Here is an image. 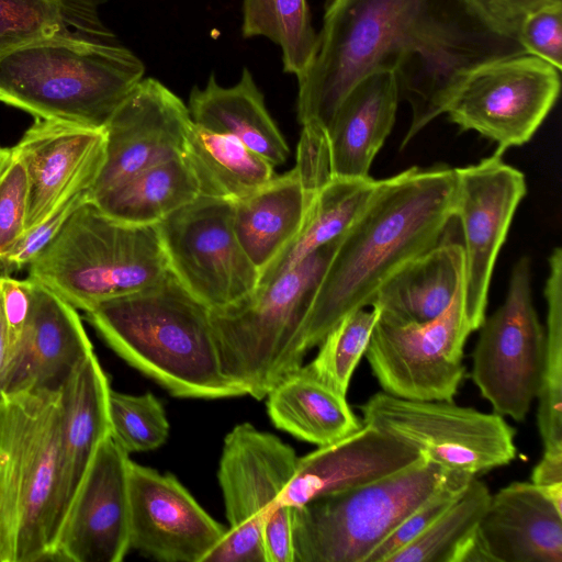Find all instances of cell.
Returning <instances> with one entry per match:
<instances>
[{"mask_svg": "<svg viewBox=\"0 0 562 562\" xmlns=\"http://www.w3.org/2000/svg\"><path fill=\"white\" fill-rule=\"evenodd\" d=\"M241 33L277 44L283 70L296 78L308 68L317 47L307 0H243Z\"/></svg>", "mask_w": 562, "mask_h": 562, "instance_id": "33", "label": "cell"}, {"mask_svg": "<svg viewBox=\"0 0 562 562\" xmlns=\"http://www.w3.org/2000/svg\"><path fill=\"white\" fill-rule=\"evenodd\" d=\"M450 562H493L477 528L459 544Z\"/></svg>", "mask_w": 562, "mask_h": 562, "instance_id": "45", "label": "cell"}, {"mask_svg": "<svg viewBox=\"0 0 562 562\" xmlns=\"http://www.w3.org/2000/svg\"><path fill=\"white\" fill-rule=\"evenodd\" d=\"M471 333L462 282L448 308L431 321L400 324L379 317L364 356L385 393L453 402L464 378L463 349Z\"/></svg>", "mask_w": 562, "mask_h": 562, "instance_id": "12", "label": "cell"}, {"mask_svg": "<svg viewBox=\"0 0 562 562\" xmlns=\"http://www.w3.org/2000/svg\"><path fill=\"white\" fill-rule=\"evenodd\" d=\"M31 282L30 312L12 347L2 395L23 391H58L71 372L93 352L76 308L44 284Z\"/></svg>", "mask_w": 562, "mask_h": 562, "instance_id": "20", "label": "cell"}, {"mask_svg": "<svg viewBox=\"0 0 562 562\" xmlns=\"http://www.w3.org/2000/svg\"><path fill=\"white\" fill-rule=\"evenodd\" d=\"M531 483L562 513V450H544L531 473Z\"/></svg>", "mask_w": 562, "mask_h": 562, "instance_id": "44", "label": "cell"}, {"mask_svg": "<svg viewBox=\"0 0 562 562\" xmlns=\"http://www.w3.org/2000/svg\"><path fill=\"white\" fill-rule=\"evenodd\" d=\"M362 423L448 470L485 473L516 458V429L504 416L448 401L407 400L380 391L360 407Z\"/></svg>", "mask_w": 562, "mask_h": 562, "instance_id": "10", "label": "cell"}, {"mask_svg": "<svg viewBox=\"0 0 562 562\" xmlns=\"http://www.w3.org/2000/svg\"><path fill=\"white\" fill-rule=\"evenodd\" d=\"M491 495L487 485L474 476L427 530L386 562H450L459 544L477 528Z\"/></svg>", "mask_w": 562, "mask_h": 562, "instance_id": "35", "label": "cell"}, {"mask_svg": "<svg viewBox=\"0 0 562 562\" xmlns=\"http://www.w3.org/2000/svg\"><path fill=\"white\" fill-rule=\"evenodd\" d=\"M0 562H3V553H2L1 541H0Z\"/></svg>", "mask_w": 562, "mask_h": 562, "instance_id": "48", "label": "cell"}, {"mask_svg": "<svg viewBox=\"0 0 562 562\" xmlns=\"http://www.w3.org/2000/svg\"><path fill=\"white\" fill-rule=\"evenodd\" d=\"M182 158L199 195L234 203L271 181L274 166L237 138L192 122Z\"/></svg>", "mask_w": 562, "mask_h": 562, "instance_id": "29", "label": "cell"}, {"mask_svg": "<svg viewBox=\"0 0 562 562\" xmlns=\"http://www.w3.org/2000/svg\"><path fill=\"white\" fill-rule=\"evenodd\" d=\"M110 390L109 378L94 352L71 372L59 389L61 428L55 539L99 445L111 435Z\"/></svg>", "mask_w": 562, "mask_h": 562, "instance_id": "22", "label": "cell"}, {"mask_svg": "<svg viewBox=\"0 0 562 562\" xmlns=\"http://www.w3.org/2000/svg\"><path fill=\"white\" fill-rule=\"evenodd\" d=\"M456 172L412 167L378 181L357 220L340 237L301 331L304 353L347 314L371 306L403 263L442 240L454 217Z\"/></svg>", "mask_w": 562, "mask_h": 562, "instance_id": "2", "label": "cell"}, {"mask_svg": "<svg viewBox=\"0 0 562 562\" xmlns=\"http://www.w3.org/2000/svg\"><path fill=\"white\" fill-rule=\"evenodd\" d=\"M130 463L111 435L101 441L58 530L53 560H123L131 548Z\"/></svg>", "mask_w": 562, "mask_h": 562, "instance_id": "16", "label": "cell"}, {"mask_svg": "<svg viewBox=\"0 0 562 562\" xmlns=\"http://www.w3.org/2000/svg\"><path fill=\"white\" fill-rule=\"evenodd\" d=\"M559 69L524 53L473 69L446 113L462 131L496 143L495 154L529 142L554 106L561 88Z\"/></svg>", "mask_w": 562, "mask_h": 562, "instance_id": "14", "label": "cell"}, {"mask_svg": "<svg viewBox=\"0 0 562 562\" xmlns=\"http://www.w3.org/2000/svg\"><path fill=\"white\" fill-rule=\"evenodd\" d=\"M188 109L195 124L237 138L272 166L288 160L289 145L247 68L231 87L220 85L212 75L203 88L192 89Z\"/></svg>", "mask_w": 562, "mask_h": 562, "instance_id": "26", "label": "cell"}, {"mask_svg": "<svg viewBox=\"0 0 562 562\" xmlns=\"http://www.w3.org/2000/svg\"><path fill=\"white\" fill-rule=\"evenodd\" d=\"M86 314L121 358L172 395L206 400L246 395L222 371L210 308L171 272Z\"/></svg>", "mask_w": 562, "mask_h": 562, "instance_id": "3", "label": "cell"}, {"mask_svg": "<svg viewBox=\"0 0 562 562\" xmlns=\"http://www.w3.org/2000/svg\"><path fill=\"white\" fill-rule=\"evenodd\" d=\"M378 318L375 307L370 311L359 308L347 314L321 341L314 360L304 367L322 382L346 395Z\"/></svg>", "mask_w": 562, "mask_h": 562, "instance_id": "36", "label": "cell"}, {"mask_svg": "<svg viewBox=\"0 0 562 562\" xmlns=\"http://www.w3.org/2000/svg\"><path fill=\"white\" fill-rule=\"evenodd\" d=\"M29 183L21 161L11 154L0 171V258L25 233Z\"/></svg>", "mask_w": 562, "mask_h": 562, "instance_id": "39", "label": "cell"}, {"mask_svg": "<svg viewBox=\"0 0 562 562\" xmlns=\"http://www.w3.org/2000/svg\"><path fill=\"white\" fill-rule=\"evenodd\" d=\"M10 150L27 177L26 232L71 196L91 191L104 162L105 132L36 119Z\"/></svg>", "mask_w": 562, "mask_h": 562, "instance_id": "19", "label": "cell"}, {"mask_svg": "<svg viewBox=\"0 0 562 562\" xmlns=\"http://www.w3.org/2000/svg\"><path fill=\"white\" fill-rule=\"evenodd\" d=\"M299 457L249 423L225 437L217 479L229 524L204 562H293L291 508L280 497Z\"/></svg>", "mask_w": 562, "mask_h": 562, "instance_id": "8", "label": "cell"}, {"mask_svg": "<svg viewBox=\"0 0 562 562\" xmlns=\"http://www.w3.org/2000/svg\"><path fill=\"white\" fill-rule=\"evenodd\" d=\"M546 347L538 391L537 426L544 450H562V249L548 258Z\"/></svg>", "mask_w": 562, "mask_h": 562, "instance_id": "34", "label": "cell"}, {"mask_svg": "<svg viewBox=\"0 0 562 562\" xmlns=\"http://www.w3.org/2000/svg\"><path fill=\"white\" fill-rule=\"evenodd\" d=\"M474 476L470 473L452 471L445 483L412 512L370 554L367 562H386L391 555L419 537L456 502Z\"/></svg>", "mask_w": 562, "mask_h": 562, "instance_id": "38", "label": "cell"}, {"mask_svg": "<svg viewBox=\"0 0 562 562\" xmlns=\"http://www.w3.org/2000/svg\"><path fill=\"white\" fill-rule=\"evenodd\" d=\"M199 196L195 179L182 157L146 168L91 201L106 215L133 225H157Z\"/></svg>", "mask_w": 562, "mask_h": 562, "instance_id": "31", "label": "cell"}, {"mask_svg": "<svg viewBox=\"0 0 562 562\" xmlns=\"http://www.w3.org/2000/svg\"><path fill=\"white\" fill-rule=\"evenodd\" d=\"M451 472L422 456L389 476L291 507L293 562H367Z\"/></svg>", "mask_w": 562, "mask_h": 562, "instance_id": "9", "label": "cell"}, {"mask_svg": "<svg viewBox=\"0 0 562 562\" xmlns=\"http://www.w3.org/2000/svg\"><path fill=\"white\" fill-rule=\"evenodd\" d=\"M32 297L30 279L18 280L0 273V307L8 328L11 347L20 337L25 325Z\"/></svg>", "mask_w": 562, "mask_h": 562, "instance_id": "42", "label": "cell"}, {"mask_svg": "<svg viewBox=\"0 0 562 562\" xmlns=\"http://www.w3.org/2000/svg\"><path fill=\"white\" fill-rule=\"evenodd\" d=\"M339 239L247 299L210 310L222 371L246 395L265 398L278 382L302 367V327Z\"/></svg>", "mask_w": 562, "mask_h": 562, "instance_id": "6", "label": "cell"}, {"mask_svg": "<svg viewBox=\"0 0 562 562\" xmlns=\"http://www.w3.org/2000/svg\"><path fill=\"white\" fill-rule=\"evenodd\" d=\"M266 397L268 415L277 428L318 447L339 440L363 425L346 395L303 366L278 382Z\"/></svg>", "mask_w": 562, "mask_h": 562, "instance_id": "28", "label": "cell"}, {"mask_svg": "<svg viewBox=\"0 0 562 562\" xmlns=\"http://www.w3.org/2000/svg\"><path fill=\"white\" fill-rule=\"evenodd\" d=\"M111 437L126 452L157 449L168 438L169 423L161 403L151 394H124L110 390Z\"/></svg>", "mask_w": 562, "mask_h": 562, "instance_id": "37", "label": "cell"}, {"mask_svg": "<svg viewBox=\"0 0 562 562\" xmlns=\"http://www.w3.org/2000/svg\"><path fill=\"white\" fill-rule=\"evenodd\" d=\"M517 40L527 54L562 69V0L530 13L520 24Z\"/></svg>", "mask_w": 562, "mask_h": 562, "instance_id": "41", "label": "cell"}, {"mask_svg": "<svg viewBox=\"0 0 562 562\" xmlns=\"http://www.w3.org/2000/svg\"><path fill=\"white\" fill-rule=\"evenodd\" d=\"M477 530L493 562H562V513L531 482L492 494Z\"/></svg>", "mask_w": 562, "mask_h": 562, "instance_id": "24", "label": "cell"}, {"mask_svg": "<svg viewBox=\"0 0 562 562\" xmlns=\"http://www.w3.org/2000/svg\"><path fill=\"white\" fill-rule=\"evenodd\" d=\"M130 544L165 562H204L227 528L172 474L130 463Z\"/></svg>", "mask_w": 562, "mask_h": 562, "instance_id": "17", "label": "cell"}, {"mask_svg": "<svg viewBox=\"0 0 562 562\" xmlns=\"http://www.w3.org/2000/svg\"><path fill=\"white\" fill-rule=\"evenodd\" d=\"M420 453L378 428L362 427L297 459L280 504L301 506L313 498L362 486L401 471Z\"/></svg>", "mask_w": 562, "mask_h": 562, "instance_id": "21", "label": "cell"}, {"mask_svg": "<svg viewBox=\"0 0 562 562\" xmlns=\"http://www.w3.org/2000/svg\"><path fill=\"white\" fill-rule=\"evenodd\" d=\"M188 106L155 78H143L104 127L105 157L90 199L151 166L182 157Z\"/></svg>", "mask_w": 562, "mask_h": 562, "instance_id": "18", "label": "cell"}, {"mask_svg": "<svg viewBox=\"0 0 562 562\" xmlns=\"http://www.w3.org/2000/svg\"><path fill=\"white\" fill-rule=\"evenodd\" d=\"M313 194L293 168L233 203L236 236L259 273L299 234Z\"/></svg>", "mask_w": 562, "mask_h": 562, "instance_id": "27", "label": "cell"}, {"mask_svg": "<svg viewBox=\"0 0 562 562\" xmlns=\"http://www.w3.org/2000/svg\"><path fill=\"white\" fill-rule=\"evenodd\" d=\"M378 181L331 178L311 200L304 223L290 245L259 276V286L292 269L319 248L340 238L371 200Z\"/></svg>", "mask_w": 562, "mask_h": 562, "instance_id": "30", "label": "cell"}, {"mask_svg": "<svg viewBox=\"0 0 562 562\" xmlns=\"http://www.w3.org/2000/svg\"><path fill=\"white\" fill-rule=\"evenodd\" d=\"M10 157V149L0 148V171Z\"/></svg>", "mask_w": 562, "mask_h": 562, "instance_id": "47", "label": "cell"}, {"mask_svg": "<svg viewBox=\"0 0 562 562\" xmlns=\"http://www.w3.org/2000/svg\"><path fill=\"white\" fill-rule=\"evenodd\" d=\"M400 100L393 71L371 72L348 91L325 133L330 178L370 177L371 164L395 123Z\"/></svg>", "mask_w": 562, "mask_h": 562, "instance_id": "23", "label": "cell"}, {"mask_svg": "<svg viewBox=\"0 0 562 562\" xmlns=\"http://www.w3.org/2000/svg\"><path fill=\"white\" fill-rule=\"evenodd\" d=\"M454 172V217L463 234V306L473 331L485 318L495 261L527 186L524 173L498 154Z\"/></svg>", "mask_w": 562, "mask_h": 562, "instance_id": "15", "label": "cell"}, {"mask_svg": "<svg viewBox=\"0 0 562 562\" xmlns=\"http://www.w3.org/2000/svg\"><path fill=\"white\" fill-rule=\"evenodd\" d=\"M169 272L157 225L117 221L91 200L29 265L30 280L85 312L147 289Z\"/></svg>", "mask_w": 562, "mask_h": 562, "instance_id": "7", "label": "cell"}, {"mask_svg": "<svg viewBox=\"0 0 562 562\" xmlns=\"http://www.w3.org/2000/svg\"><path fill=\"white\" fill-rule=\"evenodd\" d=\"M157 228L169 271L210 310L236 304L257 290L260 273L236 236L233 203L199 195Z\"/></svg>", "mask_w": 562, "mask_h": 562, "instance_id": "13", "label": "cell"}, {"mask_svg": "<svg viewBox=\"0 0 562 562\" xmlns=\"http://www.w3.org/2000/svg\"><path fill=\"white\" fill-rule=\"evenodd\" d=\"M11 341L5 325V321L0 307V396L2 395L3 382L11 359Z\"/></svg>", "mask_w": 562, "mask_h": 562, "instance_id": "46", "label": "cell"}, {"mask_svg": "<svg viewBox=\"0 0 562 562\" xmlns=\"http://www.w3.org/2000/svg\"><path fill=\"white\" fill-rule=\"evenodd\" d=\"M524 53L475 0H326L315 55L297 78V120L326 133L359 80L393 71L412 109L403 148L446 113L473 69Z\"/></svg>", "mask_w": 562, "mask_h": 562, "instance_id": "1", "label": "cell"}, {"mask_svg": "<svg viewBox=\"0 0 562 562\" xmlns=\"http://www.w3.org/2000/svg\"><path fill=\"white\" fill-rule=\"evenodd\" d=\"M114 40L94 0H0V57L48 36Z\"/></svg>", "mask_w": 562, "mask_h": 562, "instance_id": "32", "label": "cell"}, {"mask_svg": "<svg viewBox=\"0 0 562 562\" xmlns=\"http://www.w3.org/2000/svg\"><path fill=\"white\" fill-rule=\"evenodd\" d=\"M460 243L441 240L397 268L379 288L371 307L393 323H425L441 315L463 282Z\"/></svg>", "mask_w": 562, "mask_h": 562, "instance_id": "25", "label": "cell"}, {"mask_svg": "<svg viewBox=\"0 0 562 562\" xmlns=\"http://www.w3.org/2000/svg\"><path fill=\"white\" fill-rule=\"evenodd\" d=\"M144 74L115 40L48 36L0 57V101L36 119L104 128Z\"/></svg>", "mask_w": 562, "mask_h": 562, "instance_id": "4", "label": "cell"}, {"mask_svg": "<svg viewBox=\"0 0 562 562\" xmlns=\"http://www.w3.org/2000/svg\"><path fill=\"white\" fill-rule=\"evenodd\" d=\"M560 0H475L504 33L517 38L522 21L532 12Z\"/></svg>", "mask_w": 562, "mask_h": 562, "instance_id": "43", "label": "cell"}, {"mask_svg": "<svg viewBox=\"0 0 562 562\" xmlns=\"http://www.w3.org/2000/svg\"><path fill=\"white\" fill-rule=\"evenodd\" d=\"M528 257L514 266L504 303L479 327L471 378L494 413L522 422L541 383L546 334L531 297Z\"/></svg>", "mask_w": 562, "mask_h": 562, "instance_id": "11", "label": "cell"}, {"mask_svg": "<svg viewBox=\"0 0 562 562\" xmlns=\"http://www.w3.org/2000/svg\"><path fill=\"white\" fill-rule=\"evenodd\" d=\"M89 200H91L90 191H82L64 202L37 225L27 229L13 248L0 258L2 273L9 274L26 266L29 267L58 235L75 211Z\"/></svg>", "mask_w": 562, "mask_h": 562, "instance_id": "40", "label": "cell"}, {"mask_svg": "<svg viewBox=\"0 0 562 562\" xmlns=\"http://www.w3.org/2000/svg\"><path fill=\"white\" fill-rule=\"evenodd\" d=\"M60 428L59 390L0 396L3 562L53 560Z\"/></svg>", "mask_w": 562, "mask_h": 562, "instance_id": "5", "label": "cell"}]
</instances>
